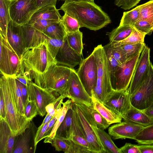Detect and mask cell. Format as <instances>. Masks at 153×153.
I'll return each instance as SVG.
<instances>
[{"mask_svg": "<svg viewBox=\"0 0 153 153\" xmlns=\"http://www.w3.org/2000/svg\"><path fill=\"white\" fill-rule=\"evenodd\" d=\"M16 136L5 120L0 119V153H13Z\"/></svg>", "mask_w": 153, "mask_h": 153, "instance_id": "cell-21", "label": "cell"}, {"mask_svg": "<svg viewBox=\"0 0 153 153\" xmlns=\"http://www.w3.org/2000/svg\"><path fill=\"white\" fill-rule=\"evenodd\" d=\"M0 38L1 72L2 75L15 77L21 73V60L7 40L1 36Z\"/></svg>", "mask_w": 153, "mask_h": 153, "instance_id": "cell-8", "label": "cell"}, {"mask_svg": "<svg viewBox=\"0 0 153 153\" xmlns=\"http://www.w3.org/2000/svg\"><path fill=\"white\" fill-rule=\"evenodd\" d=\"M140 0H115L114 4L117 6L124 10H129L135 6Z\"/></svg>", "mask_w": 153, "mask_h": 153, "instance_id": "cell-47", "label": "cell"}, {"mask_svg": "<svg viewBox=\"0 0 153 153\" xmlns=\"http://www.w3.org/2000/svg\"><path fill=\"white\" fill-rule=\"evenodd\" d=\"M103 47L107 57L110 72L111 84L112 86L114 83L115 71L120 64L113 55L112 52L111 44L109 42Z\"/></svg>", "mask_w": 153, "mask_h": 153, "instance_id": "cell-34", "label": "cell"}, {"mask_svg": "<svg viewBox=\"0 0 153 153\" xmlns=\"http://www.w3.org/2000/svg\"><path fill=\"white\" fill-rule=\"evenodd\" d=\"M60 21L48 19H38L29 25L36 29L43 32L49 26Z\"/></svg>", "mask_w": 153, "mask_h": 153, "instance_id": "cell-46", "label": "cell"}, {"mask_svg": "<svg viewBox=\"0 0 153 153\" xmlns=\"http://www.w3.org/2000/svg\"><path fill=\"white\" fill-rule=\"evenodd\" d=\"M84 105L97 127L104 130L109 126L110 125V123L94 108L93 106L88 107Z\"/></svg>", "mask_w": 153, "mask_h": 153, "instance_id": "cell-38", "label": "cell"}, {"mask_svg": "<svg viewBox=\"0 0 153 153\" xmlns=\"http://www.w3.org/2000/svg\"><path fill=\"white\" fill-rule=\"evenodd\" d=\"M73 120L69 139L86 148L92 153L91 146L77 121L73 108Z\"/></svg>", "mask_w": 153, "mask_h": 153, "instance_id": "cell-25", "label": "cell"}, {"mask_svg": "<svg viewBox=\"0 0 153 153\" xmlns=\"http://www.w3.org/2000/svg\"><path fill=\"white\" fill-rule=\"evenodd\" d=\"M72 102L68 109L64 120L58 128L56 135L68 139L73 120V109Z\"/></svg>", "mask_w": 153, "mask_h": 153, "instance_id": "cell-29", "label": "cell"}, {"mask_svg": "<svg viewBox=\"0 0 153 153\" xmlns=\"http://www.w3.org/2000/svg\"><path fill=\"white\" fill-rule=\"evenodd\" d=\"M22 83L27 86V77L24 75L19 74L15 77Z\"/></svg>", "mask_w": 153, "mask_h": 153, "instance_id": "cell-58", "label": "cell"}, {"mask_svg": "<svg viewBox=\"0 0 153 153\" xmlns=\"http://www.w3.org/2000/svg\"><path fill=\"white\" fill-rule=\"evenodd\" d=\"M60 9L78 22L80 27L96 31L110 24L108 15L91 0H68Z\"/></svg>", "mask_w": 153, "mask_h": 153, "instance_id": "cell-1", "label": "cell"}, {"mask_svg": "<svg viewBox=\"0 0 153 153\" xmlns=\"http://www.w3.org/2000/svg\"><path fill=\"white\" fill-rule=\"evenodd\" d=\"M24 114L27 119L30 121L38 114V108L34 101H28L25 108Z\"/></svg>", "mask_w": 153, "mask_h": 153, "instance_id": "cell-45", "label": "cell"}, {"mask_svg": "<svg viewBox=\"0 0 153 153\" xmlns=\"http://www.w3.org/2000/svg\"><path fill=\"white\" fill-rule=\"evenodd\" d=\"M57 0H37L36 6L38 9L48 6H56Z\"/></svg>", "mask_w": 153, "mask_h": 153, "instance_id": "cell-54", "label": "cell"}, {"mask_svg": "<svg viewBox=\"0 0 153 153\" xmlns=\"http://www.w3.org/2000/svg\"><path fill=\"white\" fill-rule=\"evenodd\" d=\"M146 35V34L140 33L134 28L133 31L128 37L112 45L113 47H116L124 45L143 43L144 42Z\"/></svg>", "mask_w": 153, "mask_h": 153, "instance_id": "cell-36", "label": "cell"}, {"mask_svg": "<svg viewBox=\"0 0 153 153\" xmlns=\"http://www.w3.org/2000/svg\"><path fill=\"white\" fill-rule=\"evenodd\" d=\"M62 18L56 6H48L38 10L32 16L28 24L30 25L39 19L60 21Z\"/></svg>", "mask_w": 153, "mask_h": 153, "instance_id": "cell-24", "label": "cell"}, {"mask_svg": "<svg viewBox=\"0 0 153 153\" xmlns=\"http://www.w3.org/2000/svg\"><path fill=\"white\" fill-rule=\"evenodd\" d=\"M36 2L37 0H11L9 6L11 19L21 25L28 24L38 10Z\"/></svg>", "mask_w": 153, "mask_h": 153, "instance_id": "cell-10", "label": "cell"}, {"mask_svg": "<svg viewBox=\"0 0 153 153\" xmlns=\"http://www.w3.org/2000/svg\"><path fill=\"white\" fill-rule=\"evenodd\" d=\"M133 29V27L119 25L111 32H107L106 34L109 37V42L112 45L126 38Z\"/></svg>", "mask_w": 153, "mask_h": 153, "instance_id": "cell-28", "label": "cell"}, {"mask_svg": "<svg viewBox=\"0 0 153 153\" xmlns=\"http://www.w3.org/2000/svg\"><path fill=\"white\" fill-rule=\"evenodd\" d=\"M38 128L32 121L21 133L16 136L13 153H35V139Z\"/></svg>", "mask_w": 153, "mask_h": 153, "instance_id": "cell-14", "label": "cell"}, {"mask_svg": "<svg viewBox=\"0 0 153 153\" xmlns=\"http://www.w3.org/2000/svg\"><path fill=\"white\" fill-rule=\"evenodd\" d=\"M131 105L140 110H144L153 103V65L151 62L143 81L130 95Z\"/></svg>", "mask_w": 153, "mask_h": 153, "instance_id": "cell-7", "label": "cell"}, {"mask_svg": "<svg viewBox=\"0 0 153 153\" xmlns=\"http://www.w3.org/2000/svg\"><path fill=\"white\" fill-rule=\"evenodd\" d=\"M27 89L29 100L35 102L38 114L42 117L44 116L47 112L46 107L50 103L56 101L57 98L55 96L56 95L49 90L37 85L29 79H27Z\"/></svg>", "mask_w": 153, "mask_h": 153, "instance_id": "cell-12", "label": "cell"}, {"mask_svg": "<svg viewBox=\"0 0 153 153\" xmlns=\"http://www.w3.org/2000/svg\"><path fill=\"white\" fill-rule=\"evenodd\" d=\"M47 42L26 51L21 59L20 74L30 71L43 73L51 65L57 64L48 49Z\"/></svg>", "mask_w": 153, "mask_h": 153, "instance_id": "cell-4", "label": "cell"}, {"mask_svg": "<svg viewBox=\"0 0 153 153\" xmlns=\"http://www.w3.org/2000/svg\"><path fill=\"white\" fill-rule=\"evenodd\" d=\"M51 119L46 123L41 128L37 129L35 139V146L36 148L38 143L43 139V136L46 130L48 124Z\"/></svg>", "mask_w": 153, "mask_h": 153, "instance_id": "cell-51", "label": "cell"}, {"mask_svg": "<svg viewBox=\"0 0 153 153\" xmlns=\"http://www.w3.org/2000/svg\"><path fill=\"white\" fill-rule=\"evenodd\" d=\"M124 121L144 128L153 124V120L142 110L132 105L122 117Z\"/></svg>", "mask_w": 153, "mask_h": 153, "instance_id": "cell-22", "label": "cell"}, {"mask_svg": "<svg viewBox=\"0 0 153 153\" xmlns=\"http://www.w3.org/2000/svg\"><path fill=\"white\" fill-rule=\"evenodd\" d=\"M90 115L92 128L98 137L105 152L121 153L120 148H118L115 144L110 136L104 130L97 127Z\"/></svg>", "mask_w": 153, "mask_h": 153, "instance_id": "cell-23", "label": "cell"}, {"mask_svg": "<svg viewBox=\"0 0 153 153\" xmlns=\"http://www.w3.org/2000/svg\"><path fill=\"white\" fill-rule=\"evenodd\" d=\"M103 104L122 117L129 110L132 106L130 95L127 89L120 91H113L108 96Z\"/></svg>", "mask_w": 153, "mask_h": 153, "instance_id": "cell-15", "label": "cell"}, {"mask_svg": "<svg viewBox=\"0 0 153 153\" xmlns=\"http://www.w3.org/2000/svg\"><path fill=\"white\" fill-rule=\"evenodd\" d=\"M65 40L51 38L48 40L47 43V47L54 59H55L59 48L63 45Z\"/></svg>", "mask_w": 153, "mask_h": 153, "instance_id": "cell-44", "label": "cell"}, {"mask_svg": "<svg viewBox=\"0 0 153 153\" xmlns=\"http://www.w3.org/2000/svg\"><path fill=\"white\" fill-rule=\"evenodd\" d=\"M91 98L94 108L110 124L121 122L122 117L105 107L95 97L93 92Z\"/></svg>", "mask_w": 153, "mask_h": 153, "instance_id": "cell-26", "label": "cell"}, {"mask_svg": "<svg viewBox=\"0 0 153 153\" xmlns=\"http://www.w3.org/2000/svg\"><path fill=\"white\" fill-rule=\"evenodd\" d=\"M0 89L2 91L5 102L6 120L16 136L22 132L31 121L19 111L7 77L4 75L0 78Z\"/></svg>", "mask_w": 153, "mask_h": 153, "instance_id": "cell-3", "label": "cell"}, {"mask_svg": "<svg viewBox=\"0 0 153 153\" xmlns=\"http://www.w3.org/2000/svg\"><path fill=\"white\" fill-rule=\"evenodd\" d=\"M81 56L70 46L66 38L59 48L55 59L57 64L73 68L79 65L82 61Z\"/></svg>", "mask_w": 153, "mask_h": 153, "instance_id": "cell-18", "label": "cell"}, {"mask_svg": "<svg viewBox=\"0 0 153 153\" xmlns=\"http://www.w3.org/2000/svg\"><path fill=\"white\" fill-rule=\"evenodd\" d=\"M51 144L56 151H63L65 153H69L70 147L69 139L55 135Z\"/></svg>", "mask_w": 153, "mask_h": 153, "instance_id": "cell-42", "label": "cell"}, {"mask_svg": "<svg viewBox=\"0 0 153 153\" xmlns=\"http://www.w3.org/2000/svg\"><path fill=\"white\" fill-rule=\"evenodd\" d=\"M144 128L124 121L109 127V134L114 140L129 138L134 140L137 134Z\"/></svg>", "mask_w": 153, "mask_h": 153, "instance_id": "cell-19", "label": "cell"}, {"mask_svg": "<svg viewBox=\"0 0 153 153\" xmlns=\"http://www.w3.org/2000/svg\"><path fill=\"white\" fill-rule=\"evenodd\" d=\"M140 153H153L152 144H141L137 145Z\"/></svg>", "mask_w": 153, "mask_h": 153, "instance_id": "cell-55", "label": "cell"}, {"mask_svg": "<svg viewBox=\"0 0 153 153\" xmlns=\"http://www.w3.org/2000/svg\"><path fill=\"white\" fill-rule=\"evenodd\" d=\"M71 68L54 64L43 73L30 71L24 73L27 79L32 80L37 85L49 90L57 95L68 97V83Z\"/></svg>", "mask_w": 153, "mask_h": 153, "instance_id": "cell-2", "label": "cell"}, {"mask_svg": "<svg viewBox=\"0 0 153 153\" xmlns=\"http://www.w3.org/2000/svg\"><path fill=\"white\" fill-rule=\"evenodd\" d=\"M0 117L6 120V108L4 99L2 91L0 89Z\"/></svg>", "mask_w": 153, "mask_h": 153, "instance_id": "cell-53", "label": "cell"}, {"mask_svg": "<svg viewBox=\"0 0 153 153\" xmlns=\"http://www.w3.org/2000/svg\"><path fill=\"white\" fill-rule=\"evenodd\" d=\"M57 108L53 102L48 104L45 107L46 112L53 117L54 115Z\"/></svg>", "mask_w": 153, "mask_h": 153, "instance_id": "cell-56", "label": "cell"}, {"mask_svg": "<svg viewBox=\"0 0 153 153\" xmlns=\"http://www.w3.org/2000/svg\"><path fill=\"white\" fill-rule=\"evenodd\" d=\"M68 98L74 103L88 107L93 106L91 97L85 90L77 72L72 68L68 81Z\"/></svg>", "mask_w": 153, "mask_h": 153, "instance_id": "cell-13", "label": "cell"}, {"mask_svg": "<svg viewBox=\"0 0 153 153\" xmlns=\"http://www.w3.org/2000/svg\"><path fill=\"white\" fill-rule=\"evenodd\" d=\"M140 1L141 0H140Z\"/></svg>", "mask_w": 153, "mask_h": 153, "instance_id": "cell-62", "label": "cell"}, {"mask_svg": "<svg viewBox=\"0 0 153 153\" xmlns=\"http://www.w3.org/2000/svg\"><path fill=\"white\" fill-rule=\"evenodd\" d=\"M59 0V1H67L68 0Z\"/></svg>", "mask_w": 153, "mask_h": 153, "instance_id": "cell-60", "label": "cell"}, {"mask_svg": "<svg viewBox=\"0 0 153 153\" xmlns=\"http://www.w3.org/2000/svg\"><path fill=\"white\" fill-rule=\"evenodd\" d=\"M142 111L153 120V103L148 108Z\"/></svg>", "mask_w": 153, "mask_h": 153, "instance_id": "cell-57", "label": "cell"}, {"mask_svg": "<svg viewBox=\"0 0 153 153\" xmlns=\"http://www.w3.org/2000/svg\"><path fill=\"white\" fill-rule=\"evenodd\" d=\"M140 19L139 5L130 11L123 12L119 25L133 27L135 23Z\"/></svg>", "mask_w": 153, "mask_h": 153, "instance_id": "cell-33", "label": "cell"}, {"mask_svg": "<svg viewBox=\"0 0 153 153\" xmlns=\"http://www.w3.org/2000/svg\"><path fill=\"white\" fill-rule=\"evenodd\" d=\"M92 53L96 59L98 69L97 83L93 93L95 97L103 104L108 96L114 91L107 57L101 45L94 48Z\"/></svg>", "mask_w": 153, "mask_h": 153, "instance_id": "cell-5", "label": "cell"}, {"mask_svg": "<svg viewBox=\"0 0 153 153\" xmlns=\"http://www.w3.org/2000/svg\"><path fill=\"white\" fill-rule=\"evenodd\" d=\"M97 65L93 53L83 60L79 65L77 74L85 90L91 97L97 80Z\"/></svg>", "mask_w": 153, "mask_h": 153, "instance_id": "cell-9", "label": "cell"}, {"mask_svg": "<svg viewBox=\"0 0 153 153\" xmlns=\"http://www.w3.org/2000/svg\"><path fill=\"white\" fill-rule=\"evenodd\" d=\"M121 153H140L137 145L130 143H126L125 145L120 148Z\"/></svg>", "mask_w": 153, "mask_h": 153, "instance_id": "cell-50", "label": "cell"}, {"mask_svg": "<svg viewBox=\"0 0 153 153\" xmlns=\"http://www.w3.org/2000/svg\"><path fill=\"white\" fill-rule=\"evenodd\" d=\"M52 117H53L51 116L48 113H47L42 124L38 128V129L41 128L46 123L52 119Z\"/></svg>", "mask_w": 153, "mask_h": 153, "instance_id": "cell-59", "label": "cell"}, {"mask_svg": "<svg viewBox=\"0 0 153 153\" xmlns=\"http://www.w3.org/2000/svg\"><path fill=\"white\" fill-rule=\"evenodd\" d=\"M70 147L69 153H90L91 152L86 148L75 143L69 139Z\"/></svg>", "mask_w": 153, "mask_h": 153, "instance_id": "cell-48", "label": "cell"}, {"mask_svg": "<svg viewBox=\"0 0 153 153\" xmlns=\"http://www.w3.org/2000/svg\"><path fill=\"white\" fill-rule=\"evenodd\" d=\"M7 40L21 60L25 52L22 34L21 25L10 21L7 32Z\"/></svg>", "mask_w": 153, "mask_h": 153, "instance_id": "cell-20", "label": "cell"}, {"mask_svg": "<svg viewBox=\"0 0 153 153\" xmlns=\"http://www.w3.org/2000/svg\"><path fill=\"white\" fill-rule=\"evenodd\" d=\"M11 0H0V35L7 40L8 24L11 20L9 6Z\"/></svg>", "mask_w": 153, "mask_h": 153, "instance_id": "cell-27", "label": "cell"}, {"mask_svg": "<svg viewBox=\"0 0 153 153\" xmlns=\"http://www.w3.org/2000/svg\"><path fill=\"white\" fill-rule=\"evenodd\" d=\"M72 102L71 99H69L65 102H62V108L61 114L55 123L50 135L44 138V143H51L52 140L56 135L58 128L64 120L68 110Z\"/></svg>", "mask_w": 153, "mask_h": 153, "instance_id": "cell-35", "label": "cell"}, {"mask_svg": "<svg viewBox=\"0 0 153 153\" xmlns=\"http://www.w3.org/2000/svg\"><path fill=\"white\" fill-rule=\"evenodd\" d=\"M146 45L144 43L126 45L116 47L121 50L127 59L133 57L139 52H141Z\"/></svg>", "mask_w": 153, "mask_h": 153, "instance_id": "cell-39", "label": "cell"}, {"mask_svg": "<svg viewBox=\"0 0 153 153\" xmlns=\"http://www.w3.org/2000/svg\"><path fill=\"white\" fill-rule=\"evenodd\" d=\"M60 21L65 27L67 33L76 32L80 28L77 21L66 13Z\"/></svg>", "mask_w": 153, "mask_h": 153, "instance_id": "cell-40", "label": "cell"}, {"mask_svg": "<svg viewBox=\"0 0 153 153\" xmlns=\"http://www.w3.org/2000/svg\"><path fill=\"white\" fill-rule=\"evenodd\" d=\"M133 27L140 33L151 34L153 32V24L146 20L141 19L135 23Z\"/></svg>", "mask_w": 153, "mask_h": 153, "instance_id": "cell-43", "label": "cell"}, {"mask_svg": "<svg viewBox=\"0 0 153 153\" xmlns=\"http://www.w3.org/2000/svg\"><path fill=\"white\" fill-rule=\"evenodd\" d=\"M139 7L140 20H146L153 24V0L139 5Z\"/></svg>", "mask_w": 153, "mask_h": 153, "instance_id": "cell-41", "label": "cell"}, {"mask_svg": "<svg viewBox=\"0 0 153 153\" xmlns=\"http://www.w3.org/2000/svg\"><path fill=\"white\" fill-rule=\"evenodd\" d=\"M112 52L114 57L120 65L128 59L123 52L117 47L112 46Z\"/></svg>", "mask_w": 153, "mask_h": 153, "instance_id": "cell-49", "label": "cell"}, {"mask_svg": "<svg viewBox=\"0 0 153 153\" xmlns=\"http://www.w3.org/2000/svg\"><path fill=\"white\" fill-rule=\"evenodd\" d=\"M72 106L77 121L89 144L92 153H105L104 148L92 128L90 115L84 105L73 102Z\"/></svg>", "mask_w": 153, "mask_h": 153, "instance_id": "cell-6", "label": "cell"}, {"mask_svg": "<svg viewBox=\"0 0 153 153\" xmlns=\"http://www.w3.org/2000/svg\"><path fill=\"white\" fill-rule=\"evenodd\" d=\"M42 32L51 39L65 40L67 35L65 27L60 21L49 26Z\"/></svg>", "mask_w": 153, "mask_h": 153, "instance_id": "cell-30", "label": "cell"}, {"mask_svg": "<svg viewBox=\"0 0 153 153\" xmlns=\"http://www.w3.org/2000/svg\"><path fill=\"white\" fill-rule=\"evenodd\" d=\"M91 1H94V0H91Z\"/></svg>", "mask_w": 153, "mask_h": 153, "instance_id": "cell-61", "label": "cell"}, {"mask_svg": "<svg viewBox=\"0 0 153 153\" xmlns=\"http://www.w3.org/2000/svg\"><path fill=\"white\" fill-rule=\"evenodd\" d=\"M141 51L128 59L117 67L114 73V83L112 86L114 91L126 90L128 89Z\"/></svg>", "mask_w": 153, "mask_h": 153, "instance_id": "cell-11", "label": "cell"}, {"mask_svg": "<svg viewBox=\"0 0 153 153\" xmlns=\"http://www.w3.org/2000/svg\"><path fill=\"white\" fill-rule=\"evenodd\" d=\"M18 82L20 88L22 101L25 109L27 103L29 100L27 93V86L22 83L19 80Z\"/></svg>", "mask_w": 153, "mask_h": 153, "instance_id": "cell-52", "label": "cell"}, {"mask_svg": "<svg viewBox=\"0 0 153 153\" xmlns=\"http://www.w3.org/2000/svg\"><path fill=\"white\" fill-rule=\"evenodd\" d=\"M7 77L18 110L21 114L25 116L24 108L22 102V94L18 80L15 77Z\"/></svg>", "mask_w": 153, "mask_h": 153, "instance_id": "cell-31", "label": "cell"}, {"mask_svg": "<svg viewBox=\"0 0 153 153\" xmlns=\"http://www.w3.org/2000/svg\"><path fill=\"white\" fill-rule=\"evenodd\" d=\"M22 34L25 52L48 42L50 39L42 32L27 24L21 25Z\"/></svg>", "mask_w": 153, "mask_h": 153, "instance_id": "cell-17", "label": "cell"}, {"mask_svg": "<svg viewBox=\"0 0 153 153\" xmlns=\"http://www.w3.org/2000/svg\"><path fill=\"white\" fill-rule=\"evenodd\" d=\"M150 49L146 45L141 53L136 65L129 86L127 89L130 95L132 94L141 84L151 62Z\"/></svg>", "mask_w": 153, "mask_h": 153, "instance_id": "cell-16", "label": "cell"}, {"mask_svg": "<svg viewBox=\"0 0 153 153\" xmlns=\"http://www.w3.org/2000/svg\"><path fill=\"white\" fill-rule=\"evenodd\" d=\"M66 39L70 46L82 55L83 49L82 33L79 30L75 32L67 33Z\"/></svg>", "mask_w": 153, "mask_h": 153, "instance_id": "cell-32", "label": "cell"}, {"mask_svg": "<svg viewBox=\"0 0 153 153\" xmlns=\"http://www.w3.org/2000/svg\"><path fill=\"white\" fill-rule=\"evenodd\" d=\"M134 140L139 144H153V124L143 128Z\"/></svg>", "mask_w": 153, "mask_h": 153, "instance_id": "cell-37", "label": "cell"}]
</instances>
